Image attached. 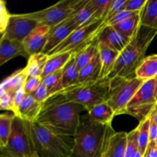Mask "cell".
Segmentation results:
<instances>
[{
	"instance_id": "6da1fadb",
	"label": "cell",
	"mask_w": 157,
	"mask_h": 157,
	"mask_svg": "<svg viewBox=\"0 0 157 157\" xmlns=\"http://www.w3.org/2000/svg\"><path fill=\"white\" fill-rule=\"evenodd\" d=\"M83 106L65 99L62 95L52 96L44 104L35 122L74 136L81 122Z\"/></svg>"
},
{
	"instance_id": "7a4b0ae2",
	"label": "cell",
	"mask_w": 157,
	"mask_h": 157,
	"mask_svg": "<svg viewBox=\"0 0 157 157\" xmlns=\"http://www.w3.org/2000/svg\"><path fill=\"white\" fill-rule=\"evenodd\" d=\"M156 35V29L141 25L136 36L120 53L114 67L107 78H134L136 68L145 58L146 52Z\"/></svg>"
},
{
	"instance_id": "3957f363",
	"label": "cell",
	"mask_w": 157,
	"mask_h": 157,
	"mask_svg": "<svg viewBox=\"0 0 157 157\" xmlns=\"http://www.w3.org/2000/svg\"><path fill=\"white\" fill-rule=\"evenodd\" d=\"M31 131L37 154L40 157H70L74 136L43 126L31 123Z\"/></svg>"
},
{
	"instance_id": "277c9868",
	"label": "cell",
	"mask_w": 157,
	"mask_h": 157,
	"mask_svg": "<svg viewBox=\"0 0 157 157\" xmlns=\"http://www.w3.org/2000/svg\"><path fill=\"white\" fill-rule=\"evenodd\" d=\"M108 126L92 122L87 116L81 117L70 157H101Z\"/></svg>"
},
{
	"instance_id": "5b68a950",
	"label": "cell",
	"mask_w": 157,
	"mask_h": 157,
	"mask_svg": "<svg viewBox=\"0 0 157 157\" xmlns=\"http://www.w3.org/2000/svg\"><path fill=\"white\" fill-rule=\"evenodd\" d=\"M37 154L31 123L15 116L7 144L0 149L2 157H33Z\"/></svg>"
},
{
	"instance_id": "8992f818",
	"label": "cell",
	"mask_w": 157,
	"mask_h": 157,
	"mask_svg": "<svg viewBox=\"0 0 157 157\" xmlns=\"http://www.w3.org/2000/svg\"><path fill=\"white\" fill-rule=\"evenodd\" d=\"M110 84V80L104 78L94 83L78 84L58 94L62 95L68 101L81 104L88 112L95 106L105 101Z\"/></svg>"
},
{
	"instance_id": "52a82bcc",
	"label": "cell",
	"mask_w": 157,
	"mask_h": 157,
	"mask_svg": "<svg viewBox=\"0 0 157 157\" xmlns=\"http://www.w3.org/2000/svg\"><path fill=\"white\" fill-rule=\"evenodd\" d=\"M110 80V89L105 101L113 109L116 115L127 114V105L144 81L136 77L132 78L115 77Z\"/></svg>"
},
{
	"instance_id": "ba28073f",
	"label": "cell",
	"mask_w": 157,
	"mask_h": 157,
	"mask_svg": "<svg viewBox=\"0 0 157 157\" xmlns=\"http://www.w3.org/2000/svg\"><path fill=\"white\" fill-rule=\"evenodd\" d=\"M87 2L88 0H63L42 10L25 15L39 24L52 28L77 13Z\"/></svg>"
},
{
	"instance_id": "9c48e42d",
	"label": "cell",
	"mask_w": 157,
	"mask_h": 157,
	"mask_svg": "<svg viewBox=\"0 0 157 157\" xmlns=\"http://www.w3.org/2000/svg\"><path fill=\"white\" fill-rule=\"evenodd\" d=\"M104 25V20L99 19L78 28L62 43L51 52L48 55L64 52L76 53L96 39L98 33Z\"/></svg>"
},
{
	"instance_id": "30bf717a",
	"label": "cell",
	"mask_w": 157,
	"mask_h": 157,
	"mask_svg": "<svg viewBox=\"0 0 157 157\" xmlns=\"http://www.w3.org/2000/svg\"><path fill=\"white\" fill-rule=\"evenodd\" d=\"M156 78L145 81L133 97L127 107V114L140 122L149 117L157 102L156 99Z\"/></svg>"
},
{
	"instance_id": "8fae6325",
	"label": "cell",
	"mask_w": 157,
	"mask_h": 157,
	"mask_svg": "<svg viewBox=\"0 0 157 157\" xmlns=\"http://www.w3.org/2000/svg\"><path fill=\"white\" fill-rule=\"evenodd\" d=\"M38 25V21L29 18L25 14H11L7 27L1 38L23 42L26 37Z\"/></svg>"
},
{
	"instance_id": "7c38bea8",
	"label": "cell",
	"mask_w": 157,
	"mask_h": 157,
	"mask_svg": "<svg viewBox=\"0 0 157 157\" xmlns=\"http://www.w3.org/2000/svg\"><path fill=\"white\" fill-rule=\"evenodd\" d=\"M128 133L115 132L112 125L107 127L101 157H124Z\"/></svg>"
},
{
	"instance_id": "4fadbf2b",
	"label": "cell",
	"mask_w": 157,
	"mask_h": 157,
	"mask_svg": "<svg viewBox=\"0 0 157 157\" xmlns=\"http://www.w3.org/2000/svg\"><path fill=\"white\" fill-rule=\"evenodd\" d=\"M74 15L59 23L57 25L51 28L48 36L47 42L42 51V53L48 55L51 52L62 43L74 31L78 28L74 20Z\"/></svg>"
},
{
	"instance_id": "5bb4252c",
	"label": "cell",
	"mask_w": 157,
	"mask_h": 157,
	"mask_svg": "<svg viewBox=\"0 0 157 157\" xmlns=\"http://www.w3.org/2000/svg\"><path fill=\"white\" fill-rule=\"evenodd\" d=\"M130 41L131 40L121 35L113 26L105 25L101 29L97 37L98 44L107 46L119 53L124 51Z\"/></svg>"
},
{
	"instance_id": "9a60e30c",
	"label": "cell",
	"mask_w": 157,
	"mask_h": 157,
	"mask_svg": "<svg viewBox=\"0 0 157 157\" xmlns=\"http://www.w3.org/2000/svg\"><path fill=\"white\" fill-rule=\"evenodd\" d=\"M50 30V26L39 24L26 37L23 44L29 58L31 55L42 52Z\"/></svg>"
},
{
	"instance_id": "2e32d148",
	"label": "cell",
	"mask_w": 157,
	"mask_h": 157,
	"mask_svg": "<svg viewBox=\"0 0 157 157\" xmlns=\"http://www.w3.org/2000/svg\"><path fill=\"white\" fill-rule=\"evenodd\" d=\"M43 104L35 101L31 94L26 95L21 104L15 109L14 113L20 119L30 123L36 121L42 109Z\"/></svg>"
},
{
	"instance_id": "e0dca14e",
	"label": "cell",
	"mask_w": 157,
	"mask_h": 157,
	"mask_svg": "<svg viewBox=\"0 0 157 157\" xmlns=\"http://www.w3.org/2000/svg\"><path fill=\"white\" fill-rule=\"evenodd\" d=\"M18 56L29 58L23 42L6 38H0V66Z\"/></svg>"
},
{
	"instance_id": "ac0fdd59",
	"label": "cell",
	"mask_w": 157,
	"mask_h": 157,
	"mask_svg": "<svg viewBox=\"0 0 157 157\" xmlns=\"http://www.w3.org/2000/svg\"><path fill=\"white\" fill-rule=\"evenodd\" d=\"M117 116L113 109L106 101L98 104L87 112V117L92 122L102 125H110L113 117Z\"/></svg>"
},
{
	"instance_id": "d6986e66",
	"label": "cell",
	"mask_w": 157,
	"mask_h": 157,
	"mask_svg": "<svg viewBox=\"0 0 157 157\" xmlns=\"http://www.w3.org/2000/svg\"><path fill=\"white\" fill-rule=\"evenodd\" d=\"M98 46L101 62V72L100 76L101 80L108 78L114 67L120 53L103 44H98Z\"/></svg>"
},
{
	"instance_id": "ffe728a7",
	"label": "cell",
	"mask_w": 157,
	"mask_h": 157,
	"mask_svg": "<svg viewBox=\"0 0 157 157\" xmlns=\"http://www.w3.org/2000/svg\"><path fill=\"white\" fill-rule=\"evenodd\" d=\"M78 76H79V70L77 67L75 54H74L68 63L63 68L61 82L58 87V92L56 94H58L61 92L77 85L78 83Z\"/></svg>"
},
{
	"instance_id": "44dd1931",
	"label": "cell",
	"mask_w": 157,
	"mask_h": 157,
	"mask_svg": "<svg viewBox=\"0 0 157 157\" xmlns=\"http://www.w3.org/2000/svg\"><path fill=\"white\" fill-rule=\"evenodd\" d=\"M101 72V62L98 52L93 60L79 71L78 84L97 82L100 80Z\"/></svg>"
},
{
	"instance_id": "7402d4cb",
	"label": "cell",
	"mask_w": 157,
	"mask_h": 157,
	"mask_svg": "<svg viewBox=\"0 0 157 157\" xmlns=\"http://www.w3.org/2000/svg\"><path fill=\"white\" fill-rule=\"evenodd\" d=\"M135 77L143 81L157 78V55L145 57L135 71Z\"/></svg>"
},
{
	"instance_id": "603a6c76",
	"label": "cell",
	"mask_w": 157,
	"mask_h": 157,
	"mask_svg": "<svg viewBox=\"0 0 157 157\" xmlns=\"http://www.w3.org/2000/svg\"><path fill=\"white\" fill-rule=\"evenodd\" d=\"M27 78L25 68L19 69L3 80L0 85V90H4L11 94H15V92L24 87Z\"/></svg>"
},
{
	"instance_id": "cb8c5ba5",
	"label": "cell",
	"mask_w": 157,
	"mask_h": 157,
	"mask_svg": "<svg viewBox=\"0 0 157 157\" xmlns=\"http://www.w3.org/2000/svg\"><path fill=\"white\" fill-rule=\"evenodd\" d=\"M48 58V55L42 52L29 56L27 65L24 67L28 78H41Z\"/></svg>"
},
{
	"instance_id": "d4e9b609",
	"label": "cell",
	"mask_w": 157,
	"mask_h": 157,
	"mask_svg": "<svg viewBox=\"0 0 157 157\" xmlns=\"http://www.w3.org/2000/svg\"><path fill=\"white\" fill-rule=\"evenodd\" d=\"M74 54L75 53L73 52H64V53H59L53 55H48V58L41 75V78L58 71L62 70L72 58Z\"/></svg>"
},
{
	"instance_id": "484cf974",
	"label": "cell",
	"mask_w": 157,
	"mask_h": 157,
	"mask_svg": "<svg viewBox=\"0 0 157 157\" xmlns=\"http://www.w3.org/2000/svg\"><path fill=\"white\" fill-rule=\"evenodd\" d=\"M98 53V46L97 38L91 43L75 53V61H76L77 67H78L79 71L81 69L84 68L87 64H89Z\"/></svg>"
},
{
	"instance_id": "4316f807",
	"label": "cell",
	"mask_w": 157,
	"mask_h": 157,
	"mask_svg": "<svg viewBox=\"0 0 157 157\" xmlns=\"http://www.w3.org/2000/svg\"><path fill=\"white\" fill-rule=\"evenodd\" d=\"M140 23L142 26L157 30V0H147L140 12Z\"/></svg>"
},
{
	"instance_id": "83f0119b",
	"label": "cell",
	"mask_w": 157,
	"mask_h": 157,
	"mask_svg": "<svg viewBox=\"0 0 157 157\" xmlns=\"http://www.w3.org/2000/svg\"><path fill=\"white\" fill-rule=\"evenodd\" d=\"M113 27L121 35L132 40L136 36L138 31L141 27L140 14L131 18H129V19L121 22V24H118Z\"/></svg>"
},
{
	"instance_id": "f1b7e54d",
	"label": "cell",
	"mask_w": 157,
	"mask_h": 157,
	"mask_svg": "<svg viewBox=\"0 0 157 157\" xmlns=\"http://www.w3.org/2000/svg\"><path fill=\"white\" fill-rule=\"evenodd\" d=\"M151 117L150 115L140 121L139 125L137 126L138 133V148L140 152L142 153L143 156H144L147 148L149 147L150 140V126Z\"/></svg>"
},
{
	"instance_id": "f546056e",
	"label": "cell",
	"mask_w": 157,
	"mask_h": 157,
	"mask_svg": "<svg viewBox=\"0 0 157 157\" xmlns=\"http://www.w3.org/2000/svg\"><path fill=\"white\" fill-rule=\"evenodd\" d=\"M15 117V113L11 111L0 115V149L7 144Z\"/></svg>"
},
{
	"instance_id": "4dcf8cb0",
	"label": "cell",
	"mask_w": 157,
	"mask_h": 157,
	"mask_svg": "<svg viewBox=\"0 0 157 157\" xmlns=\"http://www.w3.org/2000/svg\"><path fill=\"white\" fill-rule=\"evenodd\" d=\"M94 9L90 2V0H88L85 6L81 8L77 13L75 14L74 20L79 28L84 25L96 21L94 18Z\"/></svg>"
},
{
	"instance_id": "1f68e13d",
	"label": "cell",
	"mask_w": 157,
	"mask_h": 157,
	"mask_svg": "<svg viewBox=\"0 0 157 157\" xmlns=\"http://www.w3.org/2000/svg\"><path fill=\"white\" fill-rule=\"evenodd\" d=\"M62 72L63 69L41 78L42 84H44L47 87L49 92H50L51 98L58 92V87H59L60 82H61Z\"/></svg>"
},
{
	"instance_id": "d6a6232c",
	"label": "cell",
	"mask_w": 157,
	"mask_h": 157,
	"mask_svg": "<svg viewBox=\"0 0 157 157\" xmlns=\"http://www.w3.org/2000/svg\"><path fill=\"white\" fill-rule=\"evenodd\" d=\"M112 1L113 0H90V2L94 9V18L95 20L105 19Z\"/></svg>"
},
{
	"instance_id": "836d02e7",
	"label": "cell",
	"mask_w": 157,
	"mask_h": 157,
	"mask_svg": "<svg viewBox=\"0 0 157 157\" xmlns=\"http://www.w3.org/2000/svg\"><path fill=\"white\" fill-rule=\"evenodd\" d=\"M138 150H139L138 148V133L137 129L135 128L134 130L128 133L127 144L124 157H133L134 153Z\"/></svg>"
},
{
	"instance_id": "e575fe53",
	"label": "cell",
	"mask_w": 157,
	"mask_h": 157,
	"mask_svg": "<svg viewBox=\"0 0 157 157\" xmlns=\"http://www.w3.org/2000/svg\"><path fill=\"white\" fill-rule=\"evenodd\" d=\"M140 12H131V11L124 10L122 12H119L118 14H117L115 16H113L109 21L105 22V25L115 26L118 24H121V22L129 19V18H131L133 17L136 16V15H139Z\"/></svg>"
},
{
	"instance_id": "d590c367",
	"label": "cell",
	"mask_w": 157,
	"mask_h": 157,
	"mask_svg": "<svg viewBox=\"0 0 157 157\" xmlns=\"http://www.w3.org/2000/svg\"><path fill=\"white\" fill-rule=\"evenodd\" d=\"M126 3H127V0H113L108 12L105 17L104 22H107V21H109L110 18H113L119 12L125 10Z\"/></svg>"
},
{
	"instance_id": "8d00e7d4",
	"label": "cell",
	"mask_w": 157,
	"mask_h": 157,
	"mask_svg": "<svg viewBox=\"0 0 157 157\" xmlns=\"http://www.w3.org/2000/svg\"><path fill=\"white\" fill-rule=\"evenodd\" d=\"M13 97L14 94H11L4 90H0V109L2 110L13 112Z\"/></svg>"
},
{
	"instance_id": "74e56055",
	"label": "cell",
	"mask_w": 157,
	"mask_h": 157,
	"mask_svg": "<svg viewBox=\"0 0 157 157\" xmlns=\"http://www.w3.org/2000/svg\"><path fill=\"white\" fill-rule=\"evenodd\" d=\"M31 95L35 98V101L43 104L51 98V94L48 89L47 88V87L44 84H42V82Z\"/></svg>"
},
{
	"instance_id": "f35d334b",
	"label": "cell",
	"mask_w": 157,
	"mask_h": 157,
	"mask_svg": "<svg viewBox=\"0 0 157 157\" xmlns=\"http://www.w3.org/2000/svg\"><path fill=\"white\" fill-rule=\"evenodd\" d=\"M10 16L11 14L9 13L6 7V2L4 1H1L0 2V32H1V35H2L6 31Z\"/></svg>"
},
{
	"instance_id": "ab89813d",
	"label": "cell",
	"mask_w": 157,
	"mask_h": 157,
	"mask_svg": "<svg viewBox=\"0 0 157 157\" xmlns=\"http://www.w3.org/2000/svg\"><path fill=\"white\" fill-rule=\"evenodd\" d=\"M41 84V78H28L24 85V90L26 94H32L38 86Z\"/></svg>"
},
{
	"instance_id": "60d3db41",
	"label": "cell",
	"mask_w": 157,
	"mask_h": 157,
	"mask_svg": "<svg viewBox=\"0 0 157 157\" xmlns=\"http://www.w3.org/2000/svg\"><path fill=\"white\" fill-rule=\"evenodd\" d=\"M147 2V0H127L125 10L131 12H141Z\"/></svg>"
},
{
	"instance_id": "b9f144b4",
	"label": "cell",
	"mask_w": 157,
	"mask_h": 157,
	"mask_svg": "<svg viewBox=\"0 0 157 157\" xmlns=\"http://www.w3.org/2000/svg\"><path fill=\"white\" fill-rule=\"evenodd\" d=\"M26 93L25 92L24 87L21 88L20 90H18V91L15 92V94H14L13 97V105H14V111L15 110V109L18 107L20 104L21 103V101L24 100V98L26 97Z\"/></svg>"
},
{
	"instance_id": "7bdbcfd3",
	"label": "cell",
	"mask_w": 157,
	"mask_h": 157,
	"mask_svg": "<svg viewBox=\"0 0 157 157\" xmlns=\"http://www.w3.org/2000/svg\"><path fill=\"white\" fill-rule=\"evenodd\" d=\"M157 140V124L151 118L150 126V143L155 142Z\"/></svg>"
},
{
	"instance_id": "ee69618b",
	"label": "cell",
	"mask_w": 157,
	"mask_h": 157,
	"mask_svg": "<svg viewBox=\"0 0 157 157\" xmlns=\"http://www.w3.org/2000/svg\"><path fill=\"white\" fill-rule=\"evenodd\" d=\"M144 157H157V149L153 143H150Z\"/></svg>"
},
{
	"instance_id": "f6af8a7d",
	"label": "cell",
	"mask_w": 157,
	"mask_h": 157,
	"mask_svg": "<svg viewBox=\"0 0 157 157\" xmlns=\"http://www.w3.org/2000/svg\"><path fill=\"white\" fill-rule=\"evenodd\" d=\"M150 117H151L152 119L157 124V102L156 103V104H155L151 113H150Z\"/></svg>"
},
{
	"instance_id": "bcb514c9",
	"label": "cell",
	"mask_w": 157,
	"mask_h": 157,
	"mask_svg": "<svg viewBox=\"0 0 157 157\" xmlns=\"http://www.w3.org/2000/svg\"><path fill=\"white\" fill-rule=\"evenodd\" d=\"M133 157H144V156H143L142 153H141L140 152V150H138L137 151H136V153H134V155H133Z\"/></svg>"
},
{
	"instance_id": "7dc6e473",
	"label": "cell",
	"mask_w": 157,
	"mask_h": 157,
	"mask_svg": "<svg viewBox=\"0 0 157 157\" xmlns=\"http://www.w3.org/2000/svg\"><path fill=\"white\" fill-rule=\"evenodd\" d=\"M156 99L157 101V78H156Z\"/></svg>"
},
{
	"instance_id": "c3c4849f",
	"label": "cell",
	"mask_w": 157,
	"mask_h": 157,
	"mask_svg": "<svg viewBox=\"0 0 157 157\" xmlns=\"http://www.w3.org/2000/svg\"><path fill=\"white\" fill-rule=\"evenodd\" d=\"M153 144H154V146H155V147H156V148L157 149V140L156 141H155V142H153Z\"/></svg>"
},
{
	"instance_id": "681fc988",
	"label": "cell",
	"mask_w": 157,
	"mask_h": 157,
	"mask_svg": "<svg viewBox=\"0 0 157 157\" xmlns=\"http://www.w3.org/2000/svg\"><path fill=\"white\" fill-rule=\"evenodd\" d=\"M33 157H40L39 156H38V154H36V155H35V156H33Z\"/></svg>"
}]
</instances>
